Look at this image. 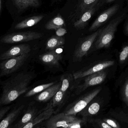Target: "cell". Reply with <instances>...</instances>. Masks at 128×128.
Returning a JSON list of instances; mask_svg holds the SVG:
<instances>
[{"mask_svg":"<svg viewBox=\"0 0 128 128\" xmlns=\"http://www.w3.org/2000/svg\"><path fill=\"white\" fill-rule=\"evenodd\" d=\"M32 78L29 74L21 73L11 76L2 83L0 107L10 103L25 93L28 89Z\"/></svg>","mask_w":128,"mask_h":128,"instance_id":"cell-1","label":"cell"},{"mask_svg":"<svg viewBox=\"0 0 128 128\" xmlns=\"http://www.w3.org/2000/svg\"><path fill=\"white\" fill-rule=\"evenodd\" d=\"M125 14L119 16L111 21L105 28L101 30L95 44L96 49L108 48L114 38L117 27L124 19Z\"/></svg>","mask_w":128,"mask_h":128,"instance_id":"cell-2","label":"cell"},{"mask_svg":"<svg viewBox=\"0 0 128 128\" xmlns=\"http://www.w3.org/2000/svg\"><path fill=\"white\" fill-rule=\"evenodd\" d=\"M101 89V88H96L81 96L67 107L64 113L66 115H71L75 116L92 101L100 92Z\"/></svg>","mask_w":128,"mask_h":128,"instance_id":"cell-3","label":"cell"},{"mask_svg":"<svg viewBox=\"0 0 128 128\" xmlns=\"http://www.w3.org/2000/svg\"><path fill=\"white\" fill-rule=\"evenodd\" d=\"M30 54H24L8 59L0 63V78L12 73L19 69L29 57Z\"/></svg>","mask_w":128,"mask_h":128,"instance_id":"cell-4","label":"cell"},{"mask_svg":"<svg viewBox=\"0 0 128 128\" xmlns=\"http://www.w3.org/2000/svg\"><path fill=\"white\" fill-rule=\"evenodd\" d=\"M42 36L43 34L41 33L34 32L12 33L2 38L1 41L4 43L13 44L30 41L39 39Z\"/></svg>","mask_w":128,"mask_h":128,"instance_id":"cell-5","label":"cell"},{"mask_svg":"<svg viewBox=\"0 0 128 128\" xmlns=\"http://www.w3.org/2000/svg\"><path fill=\"white\" fill-rule=\"evenodd\" d=\"M101 30H98L86 37L80 43L74 51V61H80L84 57L87 55L88 52L98 36Z\"/></svg>","mask_w":128,"mask_h":128,"instance_id":"cell-6","label":"cell"},{"mask_svg":"<svg viewBox=\"0 0 128 128\" xmlns=\"http://www.w3.org/2000/svg\"><path fill=\"white\" fill-rule=\"evenodd\" d=\"M114 61H107L99 62L94 65L81 69L73 73L74 79L84 78L85 77L105 70L106 68L113 66L115 64Z\"/></svg>","mask_w":128,"mask_h":128,"instance_id":"cell-7","label":"cell"},{"mask_svg":"<svg viewBox=\"0 0 128 128\" xmlns=\"http://www.w3.org/2000/svg\"><path fill=\"white\" fill-rule=\"evenodd\" d=\"M76 118L75 116L66 115L64 113L51 116L46 122V127L48 128H68V124Z\"/></svg>","mask_w":128,"mask_h":128,"instance_id":"cell-8","label":"cell"},{"mask_svg":"<svg viewBox=\"0 0 128 128\" xmlns=\"http://www.w3.org/2000/svg\"><path fill=\"white\" fill-rule=\"evenodd\" d=\"M106 76L107 73L104 70L85 77L84 82L79 86L78 92L80 93L88 87L102 83Z\"/></svg>","mask_w":128,"mask_h":128,"instance_id":"cell-9","label":"cell"},{"mask_svg":"<svg viewBox=\"0 0 128 128\" xmlns=\"http://www.w3.org/2000/svg\"><path fill=\"white\" fill-rule=\"evenodd\" d=\"M119 8V5H116L107 9L101 14L90 26V31H94L104 25L117 12Z\"/></svg>","mask_w":128,"mask_h":128,"instance_id":"cell-10","label":"cell"},{"mask_svg":"<svg viewBox=\"0 0 128 128\" xmlns=\"http://www.w3.org/2000/svg\"><path fill=\"white\" fill-rule=\"evenodd\" d=\"M30 50V47L28 44H22L14 46L0 55V61L28 54Z\"/></svg>","mask_w":128,"mask_h":128,"instance_id":"cell-11","label":"cell"},{"mask_svg":"<svg viewBox=\"0 0 128 128\" xmlns=\"http://www.w3.org/2000/svg\"><path fill=\"white\" fill-rule=\"evenodd\" d=\"M54 109L52 104V101L47 104L39 115L34 118L32 120L26 124L22 128H32L38 124L45 120L48 119L53 113H54Z\"/></svg>","mask_w":128,"mask_h":128,"instance_id":"cell-12","label":"cell"},{"mask_svg":"<svg viewBox=\"0 0 128 128\" xmlns=\"http://www.w3.org/2000/svg\"><path fill=\"white\" fill-rule=\"evenodd\" d=\"M62 58V55L57 53L55 50L44 53L39 57L40 60L44 64L52 66L58 65Z\"/></svg>","mask_w":128,"mask_h":128,"instance_id":"cell-13","label":"cell"},{"mask_svg":"<svg viewBox=\"0 0 128 128\" xmlns=\"http://www.w3.org/2000/svg\"><path fill=\"white\" fill-rule=\"evenodd\" d=\"M61 82L54 84L48 87L36 97V99L39 102H46L52 98L59 90L61 86Z\"/></svg>","mask_w":128,"mask_h":128,"instance_id":"cell-14","label":"cell"},{"mask_svg":"<svg viewBox=\"0 0 128 128\" xmlns=\"http://www.w3.org/2000/svg\"><path fill=\"white\" fill-rule=\"evenodd\" d=\"M38 110L32 103L29 104L26 112L21 119L12 127L22 128L26 124L35 118L37 115Z\"/></svg>","mask_w":128,"mask_h":128,"instance_id":"cell-15","label":"cell"},{"mask_svg":"<svg viewBox=\"0 0 128 128\" xmlns=\"http://www.w3.org/2000/svg\"><path fill=\"white\" fill-rule=\"evenodd\" d=\"M90 103L79 112L82 116V119L85 122L88 121L89 118L97 114L100 108V104L98 102H93L91 103Z\"/></svg>","mask_w":128,"mask_h":128,"instance_id":"cell-16","label":"cell"},{"mask_svg":"<svg viewBox=\"0 0 128 128\" xmlns=\"http://www.w3.org/2000/svg\"><path fill=\"white\" fill-rule=\"evenodd\" d=\"M24 105L16 107L0 122V128H7L14 122L21 112Z\"/></svg>","mask_w":128,"mask_h":128,"instance_id":"cell-17","label":"cell"},{"mask_svg":"<svg viewBox=\"0 0 128 128\" xmlns=\"http://www.w3.org/2000/svg\"><path fill=\"white\" fill-rule=\"evenodd\" d=\"M96 11V8L95 6L86 11L80 18L74 23V27L78 29L84 28L92 18Z\"/></svg>","mask_w":128,"mask_h":128,"instance_id":"cell-18","label":"cell"},{"mask_svg":"<svg viewBox=\"0 0 128 128\" xmlns=\"http://www.w3.org/2000/svg\"><path fill=\"white\" fill-rule=\"evenodd\" d=\"M44 17L43 15L34 16L29 17L19 23L15 26L16 29H21L32 27L40 22Z\"/></svg>","mask_w":128,"mask_h":128,"instance_id":"cell-19","label":"cell"},{"mask_svg":"<svg viewBox=\"0 0 128 128\" xmlns=\"http://www.w3.org/2000/svg\"><path fill=\"white\" fill-rule=\"evenodd\" d=\"M65 40L62 37L54 36L51 37L46 43V48L48 50H55L57 48L64 45Z\"/></svg>","mask_w":128,"mask_h":128,"instance_id":"cell-20","label":"cell"},{"mask_svg":"<svg viewBox=\"0 0 128 128\" xmlns=\"http://www.w3.org/2000/svg\"><path fill=\"white\" fill-rule=\"evenodd\" d=\"M65 26V22L61 15L58 14L55 17L52 19L45 26V28L48 30H57L60 28Z\"/></svg>","mask_w":128,"mask_h":128,"instance_id":"cell-21","label":"cell"},{"mask_svg":"<svg viewBox=\"0 0 128 128\" xmlns=\"http://www.w3.org/2000/svg\"><path fill=\"white\" fill-rule=\"evenodd\" d=\"M15 5L20 10L28 7H38L40 5L39 0H13Z\"/></svg>","mask_w":128,"mask_h":128,"instance_id":"cell-22","label":"cell"},{"mask_svg":"<svg viewBox=\"0 0 128 128\" xmlns=\"http://www.w3.org/2000/svg\"><path fill=\"white\" fill-rule=\"evenodd\" d=\"M109 114L113 118L122 123L128 124V114L121 110H111Z\"/></svg>","mask_w":128,"mask_h":128,"instance_id":"cell-23","label":"cell"},{"mask_svg":"<svg viewBox=\"0 0 128 128\" xmlns=\"http://www.w3.org/2000/svg\"><path fill=\"white\" fill-rule=\"evenodd\" d=\"M54 84H55V82H52L49 83L43 84V85L38 86L34 88L31 90L29 91L26 94L24 97H31V96L34 95L38 93L42 92L44 90H45L46 89L48 88V87L54 85Z\"/></svg>","mask_w":128,"mask_h":128,"instance_id":"cell-24","label":"cell"},{"mask_svg":"<svg viewBox=\"0 0 128 128\" xmlns=\"http://www.w3.org/2000/svg\"><path fill=\"white\" fill-rule=\"evenodd\" d=\"M120 92L122 102L128 107V76L121 86Z\"/></svg>","mask_w":128,"mask_h":128,"instance_id":"cell-25","label":"cell"},{"mask_svg":"<svg viewBox=\"0 0 128 128\" xmlns=\"http://www.w3.org/2000/svg\"><path fill=\"white\" fill-rule=\"evenodd\" d=\"M66 94L64 93L61 90L59 89L53 97L52 104L53 108L60 106L64 100Z\"/></svg>","mask_w":128,"mask_h":128,"instance_id":"cell-26","label":"cell"},{"mask_svg":"<svg viewBox=\"0 0 128 128\" xmlns=\"http://www.w3.org/2000/svg\"><path fill=\"white\" fill-rule=\"evenodd\" d=\"M118 60L119 65L122 67L128 64V44L124 46L120 52Z\"/></svg>","mask_w":128,"mask_h":128,"instance_id":"cell-27","label":"cell"},{"mask_svg":"<svg viewBox=\"0 0 128 128\" xmlns=\"http://www.w3.org/2000/svg\"><path fill=\"white\" fill-rule=\"evenodd\" d=\"M61 82L62 84L60 89L64 93L66 94L71 83V77L68 76L67 77V76L65 77V75H63L61 78Z\"/></svg>","mask_w":128,"mask_h":128,"instance_id":"cell-28","label":"cell"},{"mask_svg":"<svg viewBox=\"0 0 128 128\" xmlns=\"http://www.w3.org/2000/svg\"><path fill=\"white\" fill-rule=\"evenodd\" d=\"M89 122L96 128H112L104 121L103 119H92L89 120Z\"/></svg>","mask_w":128,"mask_h":128,"instance_id":"cell-29","label":"cell"},{"mask_svg":"<svg viewBox=\"0 0 128 128\" xmlns=\"http://www.w3.org/2000/svg\"><path fill=\"white\" fill-rule=\"evenodd\" d=\"M99 0H82L80 5V8L82 12L94 7Z\"/></svg>","mask_w":128,"mask_h":128,"instance_id":"cell-30","label":"cell"},{"mask_svg":"<svg viewBox=\"0 0 128 128\" xmlns=\"http://www.w3.org/2000/svg\"><path fill=\"white\" fill-rule=\"evenodd\" d=\"M86 122L82 119L78 118L76 117L71 122L68 124V128H80L82 127L83 124Z\"/></svg>","mask_w":128,"mask_h":128,"instance_id":"cell-31","label":"cell"},{"mask_svg":"<svg viewBox=\"0 0 128 128\" xmlns=\"http://www.w3.org/2000/svg\"><path fill=\"white\" fill-rule=\"evenodd\" d=\"M103 120L107 124L111 126L112 128H121V125L118 122V121L114 118H104Z\"/></svg>","mask_w":128,"mask_h":128,"instance_id":"cell-32","label":"cell"},{"mask_svg":"<svg viewBox=\"0 0 128 128\" xmlns=\"http://www.w3.org/2000/svg\"><path fill=\"white\" fill-rule=\"evenodd\" d=\"M56 31V35L58 37H62L67 33V30L63 27L59 28Z\"/></svg>","mask_w":128,"mask_h":128,"instance_id":"cell-33","label":"cell"},{"mask_svg":"<svg viewBox=\"0 0 128 128\" xmlns=\"http://www.w3.org/2000/svg\"><path fill=\"white\" fill-rule=\"evenodd\" d=\"M10 106H6L0 109V120L3 118L4 115L10 109Z\"/></svg>","mask_w":128,"mask_h":128,"instance_id":"cell-34","label":"cell"},{"mask_svg":"<svg viewBox=\"0 0 128 128\" xmlns=\"http://www.w3.org/2000/svg\"><path fill=\"white\" fill-rule=\"evenodd\" d=\"M125 32L126 34L127 35H128V22H127V24H126L125 28Z\"/></svg>","mask_w":128,"mask_h":128,"instance_id":"cell-35","label":"cell"},{"mask_svg":"<svg viewBox=\"0 0 128 128\" xmlns=\"http://www.w3.org/2000/svg\"><path fill=\"white\" fill-rule=\"evenodd\" d=\"M115 1L116 0H106V2L107 3H110Z\"/></svg>","mask_w":128,"mask_h":128,"instance_id":"cell-36","label":"cell"},{"mask_svg":"<svg viewBox=\"0 0 128 128\" xmlns=\"http://www.w3.org/2000/svg\"><path fill=\"white\" fill-rule=\"evenodd\" d=\"M1 0H0V13L1 10Z\"/></svg>","mask_w":128,"mask_h":128,"instance_id":"cell-37","label":"cell"}]
</instances>
